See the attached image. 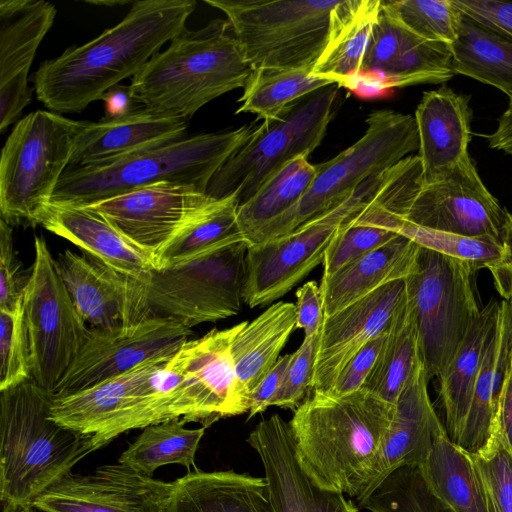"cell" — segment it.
Wrapping results in <instances>:
<instances>
[{
	"instance_id": "obj_1",
	"label": "cell",
	"mask_w": 512,
	"mask_h": 512,
	"mask_svg": "<svg viewBox=\"0 0 512 512\" xmlns=\"http://www.w3.org/2000/svg\"><path fill=\"white\" fill-rule=\"evenodd\" d=\"M194 0H137L98 37L44 61L33 81L37 99L52 112L80 113L145 64L186 28Z\"/></svg>"
},
{
	"instance_id": "obj_2",
	"label": "cell",
	"mask_w": 512,
	"mask_h": 512,
	"mask_svg": "<svg viewBox=\"0 0 512 512\" xmlns=\"http://www.w3.org/2000/svg\"><path fill=\"white\" fill-rule=\"evenodd\" d=\"M395 405L368 389L313 391L289 421L297 459L320 487L357 497L380 452Z\"/></svg>"
},
{
	"instance_id": "obj_3",
	"label": "cell",
	"mask_w": 512,
	"mask_h": 512,
	"mask_svg": "<svg viewBox=\"0 0 512 512\" xmlns=\"http://www.w3.org/2000/svg\"><path fill=\"white\" fill-rule=\"evenodd\" d=\"M53 396L28 379L0 395L1 512H22L94 452L92 437L50 417Z\"/></svg>"
},
{
	"instance_id": "obj_4",
	"label": "cell",
	"mask_w": 512,
	"mask_h": 512,
	"mask_svg": "<svg viewBox=\"0 0 512 512\" xmlns=\"http://www.w3.org/2000/svg\"><path fill=\"white\" fill-rule=\"evenodd\" d=\"M253 71L227 19L217 18L182 30L128 87L138 105L188 120L210 101L244 88Z\"/></svg>"
},
{
	"instance_id": "obj_5",
	"label": "cell",
	"mask_w": 512,
	"mask_h": 512,
	"mask_svg": "<svg viewBox=\"0 0 512 512\" xmlns=\"http://www.w3.org/2000/svg\"><path fill=\"white\" fill-rule=\"evenodd\" d=\"M364 0H205L227 17L254 70L312 72Z\"/></svg>"
},
{
	"instance_id": "obj_6",
	"label": "cell",
	"mask_w": 512,
	"mask_h": 512,
	"mask_svg": "<svg viewBox=\"0 0 512 512\" xmlns=\"http://www.w3.org/2000/svg\"><path fill=\"white\" fill-rule=\"evenodd\" d=\"M258 126L253 122L233 130L186 135L106 164L68 167L51 203L90 206L161 182L188 184L206 192L214 174Z\"/></svg>"
},
{
	"instance_id": "obj_7",
	"label": "cell",
	"mask_w": 512,
	"mask_h": 512,
	"mask_svg": "<svg viewBox=\"0 0 512 512\" xmlns=\"http://www.w3.org/2000/svg\"><path fill=\"white\" fill-rule=\"evenodd\" d=\"M247 247L239 242L176 267L126 275L124 324L161 317L191 329L236 315L243 300Z\"/></svg>"
},
{
	"instance_id": "obj_8",
	"label": "cell",
	"mask_w": 512,
	"mask_h": 512,
	"mask_svg": "<svg viewBox=\"0 0 512 512\" xmlns=\"http://www.w3.org/2000/svg\"><path fill=\"white\" fill-rule=\"evenodd\" d=\"M419 149L415 118L393 110H375L366 118L359 140L332 159L317 164V174L303 197L262 227L248 246L286 235L336 207L364 181Z\"/></svg>"
},
{
	"instance_id": "obj_9",
	"label": "cell",
	"mask_w": 512,
	"mask_h": 512,
	"mask_svg": "<svg viewBox=\"0 0 512 512\" xmlns=\"http://www.w3.org/2000/svg\"><path fill=\"white\" fill-rule=\"evenodd\" d=\"M83 123L36 110L14 125L0 158L1 219L9 225L40 224Z\"/></svg>"
},
{
	"instance_id": "obj_10",
	"label": "cell",
	"mask_w": 512,
	"mask_h": 512,
	"mask_svg": "<svg viewBox=\"0 0 512 512\" xmlns=\"http://www.w3.org/2000/svg\"><path fill=\"white\" fill-rule=\"evenodd\" d=\"M340 86L330 85L289 105L275 119L262 121L254 135L218 169L206 193L215 199L236 196L238 206L294 157L310 155L322 142Z\"/></svg>"
},
{
	"instance_id": "obj_11",
	"label": "cell",
	"mask_w": 512,
	"mask_h": 512,
	"mask_svg": "<svg viewBox=\"0 0 512 512\" xmlns=\"http://www.w3.org/2000/svg\"><path fill=\"white\" fill-rule=\"evenodd\" d=\"M475 269L466 261L420 247L414 272L405 279L427 378H438L480 314Z\"/></svg>"
},
{
	"instance_id": "obj_12",
	"label": "cell",
	"mask_w": 512,
	"mask_h": 512,
	"mask_svg": "<svg viewBox=\"0 0 512 512\" xmlns=\"http://www.w3.org/2000/svg\"><path fill=\"white\" fill-rule=\"evenodd\" d=\"M386 172L370 177L339 205L294 231L248 246L243 301L251 308L271 304L322 264L341 227L371 201Z\"/></svg>"
},
{
	"instance_id": "obj_13",
	"label": "cell",
	"mask_w": 512,
	"mask_h": 512,
	"mask_svg": "<svg viewBox=\"0 0 512 512\" xmlns=\"http://www.w3.org/2000/svg\"><path fill=\"white\" fill-rule=\"evenodd\" d=\"M34 250L23 301L30 379L53 395L75 360L88 327L62 282L43 237L35 236Z\"/></svg>"
},
{
	"instance_id": "obj_14",
	"label": "cell",
	"mask_w": 512,
	"mask_h": 512,
	"mask_svg": "<svg viewBox=\"0 0 512 512\" xmlns=\"http://www.w3.org/2000/svg\"><path fill=\"white\" fill-rule=\"evenodd\" d=\"M235 200V195L215 199L192 185L161 182L89 207L156 260L175 238Z\"/></svg>"
},
{
	"instance_id": "obj_15",
	"label": "cell",
	"mask_w": 512,
	"mask_h": 512,
	"mask_svg": "<svg viewBox=\"0 0 512 512\" xmlns=\"http://www.w3.org/2000/svg\"><path fill=\"white\" fill-rule=\"evenodd\" d=\"M192 330L171 318L88 327L83 344L53 398L87 389L156 359L172 358Z\"/></svg>"
},
{
	"instance_id": "obj_16",
	"label": "cell",
	"mask_w": 512,
	"mask_h": 512,
	"mask_svg": "<svg viewBox=\"0 0 512 512\" xmlns=\"http://www.w3.org/2000/svg\"><path fill=\"white\" fill-rule=\"evenodd\" d=\"M404 218L428 229L512 246V213L485 187L469 155L442 180L423 184Z\"/></svg>"
},
{
	"instance_id": "obj_17",
	"label": "cell",
	"mask_w": 512,
	"mask_h": 512,
	"mask_svg": "<svg viewBox=\"0 0 512 512\" xmlns=\"http://www.w3.org/2000/svg\"><path fill=\"white\" fill-rule=\"evenodd\" d=\"M172 487L173 481L144 476L118 462L88 475L71 472L33 507L42 512H163Z\"/></svg>"
},
{
	"instance_id": "obj_18",
	"label": "cell",
	"mask_w": 512,
	"mask_h": 512,
	"mask_svg": "<svg viewBox=\"0 0 512 512\" xmlns=\"http://www.w3.org/2000/svg\"><path fill=\"white\" fill-rule=\"evenodd\" d=\"M247 442L262 462L274 512H360L343 493L320 487L304 471L289 422L279 414L260 421Z\"/></svg>"
},
{
	"instance_id": "obj_19",
	"label": "cell",
	"mask_w": 512,
	"mask_h": 512,
	"mask_svg": "<svg viewBox=\"0 0 512 512\" xmlns=\"http://www.w3.org/2000/svg\"><path fill=\"white\" fill-rule=\"evenodd\" d=\"M405 292V279L391 282L335 314L323 316L310 383L328 391L346 364L383 333Z\"/></svg>"
},
{
	"instance_id": "obj_20",
	"label": "cell",
	"mask_w": 512,
	"mask_h": 512,
	"mask_svg": "<svg viewBox=\"0 0 512 512\" xmlns=\"http://www.w3.org/2000/svg\"><path fill=\"white\" fill-rule=\"evenodd\" d=\"M242 325L212 329L201 338L188 340L172 358L184 374L205 427L249 411V403L239 392L231 352Z\"/></svg>"
},
{
	"instance_id": "obj_21",
	"label": "cell",
	"mask_w": 512,
	"mask_h": 512,
	"mask_svg": "<svg viewBox=\"0 0 512 512\" xmlns=\"http://www.w3.org/2000/svg\"><path fill=\"white\" fill-rule=\"evenodd\" d=\"M428 381L423 362H420L394 404V414L381 452L356 497L358 504L395 470L420 466L437 437L447 432L431 403Z\"/></svg>"
},
{
	"instance_id": "obj_22",
	"label": "cell",
	"mask_w": 512,
	"mask_h": 512,
	"mask_svg": "<svg viewBox=\"0 0 512 512\" xmlns=\"http://www.w3.org/2000/svg\"><path fill=\"white\" fill-rule=\"evenodd\" d=\"M187 126V119L143 106L123 116L84 121L68 167L102 165L177 140L186 136Z\"/></svg>"
},
{
	"instance_id": "obj_23",
	"label": "cell",
	"mask_w": 512,
	"mask_h": 512,
	"mask_svg": "<svg viewBox=\"0 0 512 512\" xmlns=\"http://www.w3.org/2000/svg\"><path fill=\"white\" fill-rule=\"evenodd\" d=\"M423 184L445 178L468 156L472 110L469 97L443 86L426 91L414 115Z\"/></svg>"
},
{
	"instance_id": "obj_24",
	"label": "cell",
	"mask_w": 512,
	"mask_h": 512,
	"mask_svg": "<svg viewBox=\"0 0 512 512\" xmlns=\"http://www.w3.org/2000/svg\"><path fill=\"white\" fill-rule=\"evenodd\" d=\"M40 225L123 274L136 276L157 268L153 255L89 206L50 203Z\"/></svg>"
},
{
	"instance_id": "obj_25",
	"label": "cell",
	"mask_w": 512,
	"mask_h": 512,
	"mask_svg": "<svg viewBox=\"0 0 512 512\" xmlns=\"http://www.w3.org/2000/svg\"><path fill=\"white\" fill-rule=\"evenodd\" d=\"M420 246L397 235L380 248L322 275L319 290L323 316L328 317L379 288L404 280L415 270Z\"/></svg>"
},
{
	"instance_id": "obj_26",
	"label": "cell",
	"mask_w": 512,
	"mask_h": 512,
	"mask_svg": "<svg viewBox=\"0 0 512 512\" xmlns=\"http://www.w3.org/2000/svg\"><path fill=\"white\" fill-rule=\"evenodd\" d=\"M56 270L69 295L90 327L125 323L127 279L95 257L67 249L55 259Z\"/></svg>"
},
{
	"instance_id": "obj_27",
	"label": "cell",
	"mask_w": 512,
	"mask_h": 512,
	"mask_svg": "<svg viewBox=\"0 0 512 512\" xmlns=\"http://www.w3.org/2000/svg\"><path fill=\"white\" fill-rule=\"evenodd\" d=\"M163 512H274L264 477L195 469L173 481Z\"/></svg>"
},
{
	"instance_id": "obj_28",
	"label": "cell",
	"mask_w": 512,
	"mask_h": 512,
	"mask_svg": "<svg viewBox=\"0 0 512 512\" xmlns=\"http://www.w3.org/2000/svg\"><path fill=\"white\" fill-rule=\"evenodd\" d=\"M373 223L405 236L420 247L468 262L477 271H490L495 287L506 301L512 298V246L485 238L467 237L428 229L407 221L392 206L380 203Z\"/></svg>"
},
{
	"instance_id": "obj_29",
	"label": "cell",
	"mask_w": 512,
	"mask_h": 512,
	"mask_svg": "<svg viewBox=\"0 0 512 512\" xmlns=\"http://www.w3.org/2000/svg\"><path fill=\"white\" fill-rule=\"evenodd\" d=\"M56 13L47 1L0 0V92L32 93L28 73Z\"/></svg>"
},
{
	"instance_id": "obj_30",
	"label": "cell",
	"mask_w": 512,
	"mask_h": 512,
	"mask_svg": "<svg viewBox=\"0 0 512 512\" xmlns=\"http://www.w3.org/2000/svg\"><path fill=\"white\" fill-rule=\"evenodd\" d=\"M170 359L150 360L87 389L53 398L50 417L65 427L93 438L140 395L148 376Z\"/></svg>"
},
{
	"instance_id": "obj_31",
	"label": "cell",
	"mask_w": 512,
	"mask_h": 512,
	"mask_svg": "<svg viewBox=\"0 0 512 512\" xmlns=\"http://www.w3.org/2000/svg\"><path fill=\"white\" fill-rule=\"evenodd\" d=\"M296 328V306L273 303L252 321H244L232 342V358L239 392L249 403L250 394L275 366Z\"/></svg>"
},
{
	"instance_id": "obj_32",
	"label": "cell",
	"mask_w": 512,
	"mask_h": 512,
	"mask_svg": "<svg viewBox=\"0 0 512 512\" xmlns=\"http://www.w3.org/2000/svg\"><path fill=\"white\" fill-rule=\"evenodd\" d=\"M512 355V313L509 301L499 303L495 324L474 386L463 430L455 442L470 453L488 442L497 402Z\"/></svg>"
},
{
	"instance_id": "obj_33",
	"label": "cell",
	"mask_w": 512,
	"mask_h": 512,
	"mask_svg": "<svg viewBox=\"0 0 512 512\" xmlns=\"http://www.w3.org/2000/svg\"><path fill=\"white\" fill-rule=\"evenodd\" d=\"M428 489L452 512H496L472 455L444 432L417 467Z\"/></svg>"
},
{
	"instance_id": "obj_34",
	"label": "cell",
	"mask_w": 512,
	"mask_h": 512,
	"mask_svg": "<svg viewBox=\"0 0 512 512\" xmlns=\"http://www.w3.org/2000/svg\"><path fill=\"white\" fill-rule=\"evenodd\" d=\"M499 303L491 300L481 309L479 316L458 347L456 354L437 378L442 400L446 431L456 442L463 430L474 386L490 339Z\"/></svg>"
},
{
	"instance_id": "obj_35",
	"label": "cell",
	"mask_w": 512,
	"mask_h": 512,
	"mask_svg": "<svg viewBox=\"0 0 512 512\" xmlns=\"http://www.w3.org/2000/svg\"><path fill=\"white\" fill-rule=\"evenodd\" d=\"M422 362L411 302L404 295L392 313L375 365L362 388L395 404L414 369Z\"/></svg>"
},
{
	"instance_id": "obj_36",
	"label": "cell",
	"mask_w": 512,
	"mask_h": 512,
	"mask_svg": "<svg viewBox=\"0 0 512 512\" xmlns=\"http://www.w3.org/2000/svg\"><path fill=\"white\" fill-rule=\"evenodd\" d=\"M450 49L454 74L489 84L512 99V40L463 15Z\"/></svg>"
},
{
	"instance_id": "obj_37",
	"label": "cell",
	"mask_w": 512,
	"mask_h": 512,
	"mask_svg": "<svg viewBox=\"0 0 512 512\" xmlns=\"http://www.w3.org/2000/svg\"><path fill=\"white\" fill-rule=\"evenodd\" d=\"M317 164L301 154L274 171L236 211L238 226L247 242L267 223L293 207L317 174Z\"/></svg>"
},
{
	"instance_id": "obj_38",
	"label": "cell",
	"mask_w": 512,
	"mask_h": 512,
	"mask_svg": "<svg viewBox=\"0 0 512 512\" xmlns=\"http://www.w3.org/2000/svg\"><path fill=\"white\" fill-rule=\"evenodd\" d=\"M185 423L179 419L143 428L122 452L118 462L147 477H152L156 469L169 464L184 466L190 472L206 427L189 429Z\"/></svg>"
},
{
	"instance_id": "obj_39",
	"label": "cell",
	"mask_w": 512,
	"mask_h": 512,
	"mask_svg": "<svg viewBox=\"0 0 512 512\" xmlns=\"http://www.w3.org/2000/svg\"><path fill=\"white\" fill-rule=\"evenodd\" d=\"M334 84L332 79L301 70H254L238 99L236 114L252 113L263 121L272 120L292 103Z\"/></svg>"
},
{
	"instance_id": "obj_40",
	"label": "cell",
	"mask_w": 512,
	"mask_h": 512,
	"mask_svg": "<svg viewBox=\"0 0 512 512\" xmlns=\"http://www.w3.org/2000/svg\"><path fill=\"white\" fill-rule=\"evenodd\" d=\"M237 201L185 231L156 257V269L176 267L239 242H246L236 219ZM247 243V242H246Z\"/></svg>"
},
{
	"instance_id": "obj_41",
	"label": "cell",
	"mask_w": 512,
	"mask_h": 512,
	"mask_svg": "<svg viewBox=\"0 0 512 512\" xmlns=\"http://www.w3.org/2000/svg\"><path fill=\"white\" fill-rule=\"evenodd\" d=\"M382 0H364L350 26L333 48L318 62L312 73L346 84L362 72Z\"/></svg>"
},
{
	"instance_id": "obj_42",
	"label": "cell",
	"mask_w": 512,
	"mask_h": 512,
	"mask_svg": "<svg viewBox=\"0 0 512 512\" xmlns=\"http://www.w3.org/2000/svg\"><path fill=\"white\" fill-rule=\"evenodd\" d=\"M385 10L417 37L451 46L463 19L453 0L382 1Z\"/></svg>"
},
{
	"instance_id": "obj_43",
	"label": "cell",
	"mask_w": 512,
	"mask_h": 512,
	"mask_svg": "<svg viewBox=\"0 0 512 512\" xmlns=\"http://www.w3.org/2000/svg\"><path fill=\"white\" fill-rule=\"evenodd\" d=\"M358 507L369 512H452L414 466L395 470Z\"/></svg>"
},
{
	"instance_id": "obj_44",
	"label": "cell",
	"mask_w": 512,
	"mask_h": 512,
	"mask_svg": "<svg viewBox=\"0 0 512 512\" xmlns=\"http://www.w3.org/2000/svg\"><path fill=\"white\" fill-rule=\"evenodd\" d=\"M24 296L13 311L0 310V391L30 379V345Z\"/></svg>"
},
{
	"instance_id": "obj_45",
	"label": "cell",
	"mask_w": 512,
	"mask_h": 512,
	"mask_svg": "<svg viewBox=\"0 0 512 512\" xmlns=\"http://www.w3.org/2000/svg\"><path fill=\"white\" fill-rule=\"evenodd\" d=\"M355 216L341 227L331 242L322 263V275L337 272L345 265L380 248L398 235L381 227L358 222Z\"/></svg>"
},
{
	"instance_id": "obj_46",
	"label": "cell",
	"mask_w": 512,
	"mask_h": 512,
	"mask_svg": "<svg viewBox=\"0 0 512 512\" xmlns=\"http://www.w3.org/2000/svg\"><path fill=\"white\" fill-rule=\"evenodd\" d=\"M496 512H512V455L492 430L486 445L471 453Z\"/></svg>"
},
{
	"instance_id": "obj_47",
	"label": "cell",
	"mask_w": 512,
	"mask_h": 512,
	"mask_svg": "<svg viewBox=\"0 0 512 512\" xmlns=\"http://www.w3.org/2000/svg\"><path fill=\"white\" fill-rule=\"evenodd\" d=\"M318 334L304 337L299 348L292 353L284 381L272 403L284 409H297L302 403L312 379Z\"/></svg>"
},
{
	"instance_id": "obj_48",
	"label": "cell",
	"mask_w": 512,
	"mask_h": 512,
	"mask_svg": "<svg viewBox=\"0 0 512 512\" xmlns=\"http://www.w3.org/2000/svg\"><path fill=\"white\" fill-rule=\"evenodd\" d=\"M28 279L19 272L11 225L0 219V310L13 311L17 307L24 296Z\"/></svg>"
},
{
	"instance_id": "obj_49",
	"label": "cell",
	"mask_w": 512,
	"mask_h": 512,
	"mask_svg": "<svg viewBox=\"0 0 512 512\" xmlns=\"http://www.w3.org/2000/svg\"><path fill=\"white\" fill-rule=\"evenodd\" d=\"M385 338V331L367 343L342 369L328 390L345 395L360 390L369 377Z\"/></svg>"
},
{
	"instance_id": "obj_50",
	"label": "cell",
	"mask_w": 512,
	"mask_h": 512,
	"mask_svg": "<svg viewBox=\"0 0 512 512\" xmlns=\"http://www.w3.org/2000/svg\"><path fill=\"white\" fill-rule=\"evenodd\" d=\"M453 1L464 16L512 40V1Z\"/></svg>"
},
{
	"instance_id": "obj_51",
	"label": "cell",
	"mask_w": 512,
	"mask_h": 512,
	"mask_svg": "<svg viewBox=\"0 0 512 512\" xmlns=\"http://www.w3.org/2000/svg\"><path fill=\"white\" fill-rule=\"evenodd\" d=\"M296 328H302L305 336L318 334L323 319L319 286L308 281L296 292Z\"/></svg>"
},
{
	"instance_id": "obj_52",
	"label": "cell",
	"mask_w": 512,
	"mask_h": 512,
	"mask_svg": "<svg viewBox=\"0 0 512 512\" xmlns=\"http://www.w3.org/2000/svg\"><path fill=\"white\" fill-rule=\"evenodd\" d=\"M291 358L292 354L280 357L275 366L250 394L248 419L272 406L284 381Z\"/></svg>"
},
{
	"instance_id": "obj_53",
	"label": "cell",
	"mask_w": 512,
	"mask_h": 512,
	"mask_svg": "<svg viewBox=\"0 0 512 512\" xmlns=\"http://www.w3.org/2000/svg\"><path fill=\"white\" fill-rule=\"evenodd\" d=\"M492 430L512 455V360L506 370L498 397Z\"/></svg>"
},
{
	"instance_id": "obj_54",
	"label": "cell",
	"mask_w": 512,
	"mask_h": 512,
	"mask_svg": "<svg viewBox=\"0 0 512 512\" xmlns=\"http://www.w3.org/2000/svg\"><path fill=\"white\" fill-rule=\"evenodd\" d=\"M490 148L512 155V99L498 119L494 132L485 135Z\"/></svg>"
},
{
	"instance_id": "obj_55",
	"label": "cell",
	"mask_w": 512,
	"mask_h": 512,
	"mask_svg": "<svg viewBox=\"0 0 512 512\" xmlns=\"http://www.w3.org/2000/svg\"><path fill=\"white\" fill-rule=\"evenodd\" d=\"M106 103V116L116 117L126 115L139 106L130 96L128 86H115L102 97Z\"/></svg>"
},
{
	"instance_id": "obj_56",
	"label": "cell",
	"mask_w": 512,
	"mask_h": 512,
	"mask_svg": "<svg viewBox=\"0 0 512 512\" xmlns=\"http://www.w3.org/2000/svg\"><path fill=\"white\" fill-rule=\"evenodd\" d=\"M86 3H89L91 5H98V6H107V7H115L118 5H126V4H133L134 1L129 0H87Z\"/></svg>"
},
{
	"instance_id": "obj_57",
	"label": "cell",
	"mask_w": 512,
	"mask_h": 512,
	"mask_svg": "<svg viewBox=\"0 0 512 512\" xmlns=\"http://www.w3.org/2000/svg\"><path fill=\"white\" fill-rule=\"evenodd\" d=\"M22 512H39L35 507L31 506L23 510Z\"/></svg>"
},
{
	"instance_id": "obj_58",
	"label": "cell",
	"mask_w": 512,
	"mask_h": 512,
	"mask_svg": "<svg viewBox=\"0 0 512 512\" xmlns=\"http://www.w3.org/2000/svg\"><path fill=\"white\" fill-rule=\"evenodd\" d=\"M509 303H510L511 313H512V298H511V300H510V302H509ZM511 360H512V355H511Z\"/></svg>"
}]
</instances>
